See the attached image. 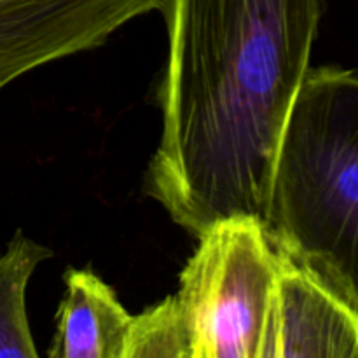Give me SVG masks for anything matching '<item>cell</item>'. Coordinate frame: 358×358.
<instances>
[{
  "label": "cell",
  "instance_id": "7a4b0ae2",
  "mask_svg": "<svg viewBox=\"0 0 358 358\" xmlns=\"http://www.w3.org/2000/svg\"><path fill=\"white\" fill-rule=\"evenodd\" d=\"M264 224L278 250L358 311V70L306 72L278 143Z\"/></svg>",
  "mask_w": 358,
  "mask_h": 358
},
{
  "label": "cell",
  "instance_id": "5b68a950",
  "mask_svg": "<svg viewBox=\"0 0 358 358\" xmlns=\"http://www.w3.org/2000/svg\"><path fill=\"white\" fill-rule=\"evenodd\" d=\"M278 252L259 358H358V311Z\"/></svg>",
  "mask_w": 358,
  "mask_h": 358
},
{
  "label": "cell",
  "instance_id": "52a82bcc",
  "mask_svg": "<svg viewBox=\"0 0 358 358\" xmlns=\"http://www.w3.org/2000/svg\"><path fill=\"white\" fill-rule=\"evenodd\" d=\"M55 252L16 231L0 254V358H37L27 315V287L35 268Z\"/></svg>",
  "mask_w": 358,
  "mask_h": 358
},
{
  "label": "cell",
  "instance_id": "ba28073f",
  "mask_svg": "<svg viewBox=\"0 0 358 358\" xmlns=\"http://www.w3.org/2000/svg\"><path fill=\"white\" fill-rule=\"evenodd\" d=\"M122 358H192L191 324L177 294L131 317Z\"/></svg>",
  "mask_w": 358,
  "mask_h": 358
},
{
  "label": "cell",
  "instance_id": "6da1fadb",
  "mask_svg": "<svg viewBox=\"0 0 358 358\" xmlns=\"http://www.w3.org/2000/svg\"><path fill=\"white\" fill-rule=\"evenodd\" d=\"M325 0H166L163 129L145 191L199 238L264 220L276 152L310 70Z\"/></svg>",
  "mask_w": 358,
  "mask_h": 358
},
{
  "label": "cell",
  "instance_id": "277c9868",
  "mask_svg": "<svg viewBox=\"0 0 358 358\" xmlns=\"http://www.w3.org/2000/svg\"><path fill=\"white\" fill-rule=\"evenodd\" d=\"M166 0H0V90L42 65L103 45Z\"/></svg>",
  "mask_w": 358,
  "mask_h": 358
},
{
  "label": "cell",
  "instance_id": "8992f818",
  "mask_svg": "<svg viewBox=\"0 0 358 358\" xmlns=\"http://www.w3.org/2000/svg\"><path fill=\"white\" fill-rule=\"evenodd\" d=\"M49 358H122L131 315L91 269L65 271Z\"/></svg>",
  "mask_w": 358,
  "mask_h": 358
},
{
  "label": "cell",
  "instance_id": "3957f363",
  "mask_svg": "<svg viewBox=\"0 0 358 358\" xmlns=\"http://www.w3.org/2000/svg\"><path fill=\"white\" fill-rule=\"evenodd\" d=\"M198 240L177 292L191 324L192 358H259L280 264L264 220L226 217Z\"/></svg>",
  "mask_w": 358,
  "mask_h": 358
}]
</instances>
